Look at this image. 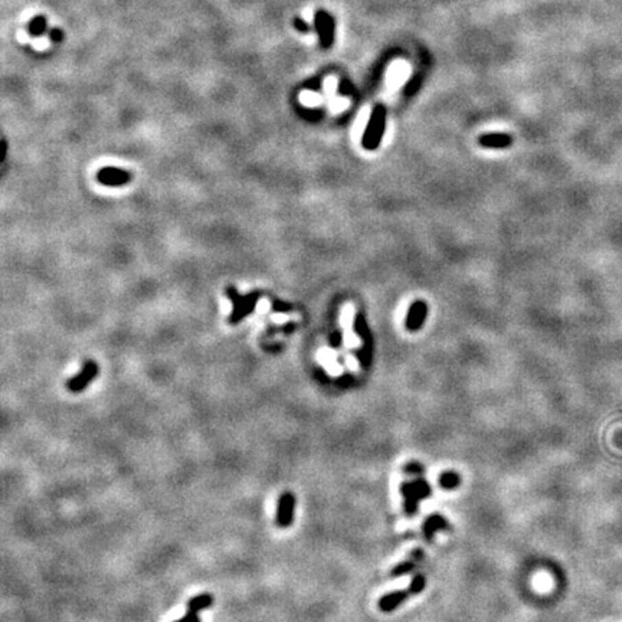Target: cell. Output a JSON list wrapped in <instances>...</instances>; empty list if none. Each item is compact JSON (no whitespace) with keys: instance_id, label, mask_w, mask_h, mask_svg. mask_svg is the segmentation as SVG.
Wrapping results in <instances>:
<instances>
[{"instance_id":"3957f363","label":"cell","mask_w":622,"mask_h":622,"mask_svg":"<svg viewBox=\"0 0 622 622\" xmlns=\"http://www.w3.org/2000/svg\"><path fill=\"white\" fill-rule=\"evenodd\" d=\"M384 120H387V113L383 107H376L370 114V120L365 133V146L367 149H375L379 144L380 137L384 131Z\"/></svg>"},{"instance_id":"6da1fadb","label":"cell","mask_w":622,"mask_h":622,"mask_svg":"<svg viewBox=\"0 0 622 622\" xmlns=\"http://www.w3.org/2000/svg\"><path fill=\"white\" fill-rule=\"evenodd\" d=\"M433 493V488L424 479H415L401 484V494L404 498V510L408 516H413L418 511L421 500L428 498Z\"/></svg>"},{"instance_id":"30bf717a","label":"cell","mask_w":622,"mask_h":622,"mask_svg":"<svg viewBox=\"0 0 622 622\" xmlns=\"http://www.w3.org/2000/svg\"><path fill=\"white\" fill-rule=\"evenodd\" d=\"M438 483L444 490H455L461 484V476L457 471H444L438 479Z\"/></svg>"},{"instance_id":"d4e9b609","label":"cell","mask_w":622,"mask_h":622,"mask_svg":"<svg viewBox=\"0 0 622 622\" xmlns=\"http://www.w3.org/2000/svg\"><path fill=\"white\" fill-rule=\"evenodd\" d=\"M222 310H224V313H229V311L232 310V304H231V301H228V300H224V301H222Z\"/></svg>"},{"instance_id":"5b68a950","label":"cell","mask_w":622,"mask_h":622,"mask_svg":"<svg viewBox=\"0 0 622 622\" xmlns=\"http://www.w3.org/2000/svg\"><path fill=\"white\" fill-rule=\"evenodd\" d=\"M98 373V367L94 362H88L84 369L81 370V373L77 375L76 378H72L68 383H67V388L73 392V393H78L81 391H84L88 384H90L95 376Z\"/></svg>"},{"instance_id":"d6986e66","label":"cell","mask_w":622,"mask_h":622,"mask_svg":"<svg viewBox=\"0 0 622 622\" xmlns=\"http://www.w3.org/2000/svg\"><path fill=\"white\" fill-rule=\"evenodd\" d=\"M174 622H202V621H200L199 612L189 611L185 617H182V618H179V619H176Z\"/></svg>"},{"instance_id":"5bb4252c","label":"cell","mask_w":622,"mask_h":622,"mask_svg":"<svg viewBox=\"0 0 622 622\" xmlns=\"http://www.w3.org/2000/svg\"><path fill=\"white\" fill-rule=\"evenodd\" d=\"M424 317H425V307H424V304L422 303L415 304V307L412 308L411 314H409V319H408V327L409 329H417Z\"/></svg>"},{"instance_id":"277c9868","label":"cell","mask_w":622,"mask_h":622,"mask_svg":"<svg viewBox=\"0 0 622 622\" xmlns=\"http://www.w3.org/2000/svg\"><path fill=\"white\" fill-rule=\"evenodd\" d=\"M295 516V494L284 492L279 496L275 511V525L279 529H287L292 525Z\"/></svg>"},{"instance_id":"8fae6325","label":"cell","mask_w":622,"mask_h":622,"mask_svg":"<svg viewBox=\"0 0 622 622\" xmlns=\"http://www.w3.org/2000/svg\"><path fill=\"white\" fill-rule=\"evenodd\" d=\"M47 31H48V22H47L45 16H42V14L31 19V22H29V25H27V32L32 36H42Z\"/></svg>"},{"instance_id":"9c48e42d","label":"cell","mask_w":622,"mask_h":622,"mask_svg":"<svg viewBox=\"0 0 622 622\" xmlns=\"http://www.w3.org/2000/svg\"><path fill=\"white\" fill-rule=\"evenodd\" d=\"M214 601H215V597L212 594H200L196 597H192L187 601V610L194 611V612H200L203 610L211 608V606L214 605Z\"/></svg>"},{"instance_id":"44dd1931","label":"cell","mask_w":622,"mask_h":622,"mask_svg":"<svg viewBox=\"0 0 622 622\" xmlns=\"http://www.w3.org/2000/svg\"><path fill=\"white\" fill-rule=\"evenodd\" d=\"M49 38L54 42H61L64 39V32L61 29H52V31H49Z\"/></svg>"},{"instance_id":"ffe728a7","label":"cell","mask_w":622,"mask_h":622,"mask_svg":"<svg viewBox=\"0 0 622 622\" xmlns=\"http://www.w3.org/2000/svg\"><path fill=\"white\" fill-rule=\"evenodd\" d=\"M320 100L316 94H311V93H306L303 95V102L307 104V106H314V104H317Z\"/></svg>"},{"instance_id":"4fadbf2b","label":"cell","mask_w":622,"mask_h":622,"mask_svg":"<svg viewBox=\"0 0 622 622\" xmlns=\"http://www.w3.org/2000/svg\"><path fill=\"white\" fill-rule=\"evenodd\" d=\"M353 320H354V307H353V304H346L342 308V314H340V324H342L343 333L353 332Z\"/></svg>"},{"instance_id":"8992f818","label":"cell","mask_w":622,"mask_h":622,"mask_svg":"<svg viewBox=\"0 0 622 622\" xmlns=\"http://www.w3.org/2000/svg\"><path fill=\"white\" fill-rule=\"evenodd\" d=\"M409 595H412L409 589H405V590L401 589V590L389 592V594L383 595L379 599V603H378L379 610L382 612H392V611H395L398 608V606H401L408 599Z\"/></svg>"},{"instance_id":"ba28073f","label":"cell","mask_w":622,"mask_h":622,"mask_svg":"<svg viewBox=\"0 0 622 622\" xmlns=\"http://www.w3.org/2000/svg\"><path fill=\"white\" fill-rule=\"evenodd\" d=\"M424 559V551L422 549H415L409 559L405 560V562H401V564H398L392 571H391V576L392 577H399V576H404L409 572H412L415 568H417V565L419 564V562Z\"/></svg>"},{"instance_id":"e0dca14e","label":"cell","mask_w":622,"mask_h":622,"mask_svg":"<svg viewBox=\"0 0 622 622\" xmlns=\"http://www.w3.org/2000/svg\"><path fill=\"white\" fill-rule=\"evenodd\" d=\"M404 474H406V476H422V474H424V465L421 463H418V461L408 463L404 467Z\"/></svg>"},{"instance_id":"7a4b0ae2","label":"cell","mask_w":622,"mask_h":622,"mask_svg":"<svg viewBox=\"0 0 622 622\" xmlns=\"http://www.w3.org/2000/svg\"><path fill=\"white\" fill-rule=\"evenodd\" d=\"M314 29L319 34V42L323 49H329L334 43L336 21L327 10H317L314 14Z\"/></svg>"},{"instance_id":"9a60e30c","label":"cell","mask_w":622,"mask_h":622,"mask_svg":"<svg viewBox=\"0 0 622 622\" xmlns=\"http://www.w3.org/2000/svg\"><path fill=\"white\" fill-rule=\"evenodd\" d=\"M425 586H426V576L422 573H417L412 577L408 589L411 590L412 595H419L421 592L425 589Z\"/></svg>"},{"instance_id":"603a6c76","label":"cell","mask_w":622,"mask_h":622,"mask_svg":"<svg viewBox=\"0 0 622 622\" xmlns=\"http://www.w3.org/2000/svg\"><path fill=\"white\" fill-rule=\"evenodd\" d=\"M288 320V316L287 314H274L273 316V321H275L277 324H283Z\"/></svg>"},{"instance_id":"2e32d148","label":"cell","mask_w":622,"mask_h":622,"mask_svg":"<svg viewBox=\"0 0 622 622\" xmlns=\"http://www.w3.org/2000/svg\"><path fill=\"white\" fill-rule=\"evenodd\" d=\"M343 345L347 349H359L362 342L356 333L347 332V333H343Z\"/></svg>"},{"instance_id":"ac0fdd59","label":"cell","mask_w":622,"mask_h":622,"mask_svg":"<svg viewBox=\"0 0 622 622\" xmlns=\"http://www.w3.org/2000/svg\"><path fill=\"white\" fill-rule=\"evenodd\" d=\"M294 27L297 29V31L301 32V34H308V32L313 31V27H311V26H310L304 19H301V18H295V19H294Z\"/></svg>"},{"instance_id":"7402d4cb","label":"cell","mask_w":622,"mask_h":622,"mask_svg":"<svg viewBox=\"0 0 622 622\" xmlns=\"http://www.w3.org/2000/svg\"><path fill=\"white\" fill-rule=\"evenodd\" d=\"M268 308H270L268 300H261V301L258 303V307H257V310L260 311V313H265V311L268 310Z\"/></svg>"},{"instance_id":"52a82bcc","label":"cell","mask_w":622,"mask_h":622,"mask_svg":"<svg viewBox=\"0 0 622 622\" xmlns=\"http://www.w3.org/2000/svg\"><path fill=\"white\" fill-rule=\"evenodd\" d=\"M451 529V525L447 522V518L441 516V514H433L429 516L426 520L424 522L422 530H424V536L428 542H431L434 539V535L437 531L441 530H448Z\"/></svg>"},{"instance_id":"7c38bea8","label":"cell","mask_w":622,"mask_h":622,"mask_svg":"<svg viewBox=\"0 0 622 622\" xmlns=\"http://www.w3.org/2000/svg\"><path fill=\"white\" fill-rule=\"evenodd\" d=\"M480 143L487 147H505L511 143V137L507 135H488L481 137Z\"/></svg>"},{"instance_id":"cb8c5ba5","label":"cell","mask_w":622,"mask_h":622,"mask_svg":"<svg viewBox=\"0 0 622 622\" xmlns=\"http://www.w3.org/2000/svg\"><path fill=\"white\" fill-rule=\"evenodd\" d=\"M346 362H347V365H349V366H350V367H353V369H356V367H359V362H358V359H356V358H353V356H349V358H347V359H346Z\"/></svg>"}]
</instances>
